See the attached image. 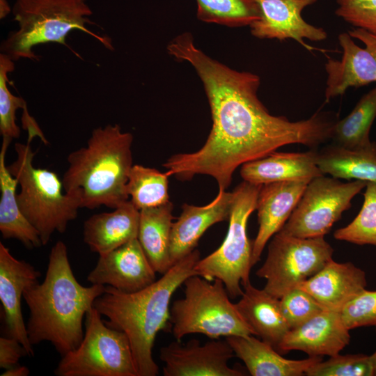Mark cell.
Masks as SVG:
<instances>
[{
  "label": "cell",
  "mask_w": 376,
  "mask_h": 376,
  "mask_svg": "<svg viewBox=\"0 0 376 376\" xmlns=\"http://www.w3.org/2000/svg\"><path fill=\"white\" fill-rule=\"evenodd\" d=\"M167 50L195 69L212 119V130L200 149L174 155L163 164L169 176L187 180L196 175H207L216 180L219 189L226 190L236 169L246 162L283 146L297 143L316 149L331 139L336 120L319 112L295 122L270 114L257 95L260 77L208 56L195 46L190 33L174 38Z\"/></svg>",
  "instance_id": "1"
},
{
  "label": "cell",
  "mask_w": 376,
  "mask_h": 376,
  "mask_svg": "<svg viewBox=\"0 0 376 376\" xmlns=\"http://www.w3.org/2000/svg\"><path fill=\"white\" fill-rule=\"evenodd\" d=\"M105 288L81 285L74 276L65 244L56 242L43 281L28 287L23 295L29 309L26 329L31 344L50 342L61 356L77 347L84 335L83 319Z\"/></svg>",
  "instance_id": "2"
},
{
  "label": "cell",
  "mask_w": 376,
  "mask_h": 376,
  "mask_svg": "<svg viewBox=\"0 0 376 376\" xmlns=\"http://www.w3.org/2000/svg\"><path fill=\"white\" fill-rule=\"evenodd\" d=\"M200 259L194 249L149 286L126 293L108 285L94 301L93 307L107 318L104 323L127 335L138 376L158 374L152 353L156 336L167 329L171 299L189 276L196 274L194 267Z\"/></svg>",
  "instance_id": "3"
},
{
  "label": "cell",
  "mask_w": 376,
  "mask_h": 376,
  "mask_svg": "<svg viewBox=\"0 0 376 376\" xmlns=\"http://www.w3.org/2000/svg\"><path fill=\"white\" fill-rule=\"evenodd\" d=\"M133 136L117 125L94 129L87 144L67 158L64 191L79 207L115 209L129 201L127 184L132 164Z\"/></svg>",
  "instance_id": "4"
},
{
  "label": "cell",
  "mask_w": 376,
  "mask_h": 376,
  "mask_svg": "<svg viewBox=\"0 0 376 376\" xmlns=\"http://www.w3.org/2000/svg\"><path fill=\"white\" fill-rule=\"evenodd\" d=\"M12 13L18 29L8 34L0 50L13 61L38 60L33 48L38 45L56 42L67 46V36L76 29L113 49L109 38L86 28L87 24H93L89 19L93 12L86 0H16Z\"/></svg>",
  "instance_id": "5"
},
{
  "label": "cell",
  "mask_w": 376,
  "mask_h": 376,
  "mask_svg": "<svg viewBox=\"0 0 376 376\" xmlns=\"http://www.w3.org/2000/svg\"><path fill=\"white\" fill-rule=\"evenodd\" d=\"M31 143L15 144L17 158L7 168L20 187L17 193L19 208L45 245L54 232L65 233L68 223L77 218L80 207L76 200L64 191L62 180L56 173L33 166L36 152Z\"/></svg>",
  "instance_id": "6"
},
{
  "label": "cell",
  "mask_w": 376,
  "mask_h": 376,
  "mask_svg": "<svg viewBox=\"0 0 376 376\" xmlns=\"http://www.w3.org/2000/svg\"><path fill=\"white\" fill-rule=\"evenodd\" d=\"M212 281L197 274L184 281V297L174 301L170 308L169 322L176 340L191 334L211 339L253 335L230 301L224 283L217 279Z\"/></svg>",
  "instance_id": "7"
},
{
  "label": "cell",
  "mask_w": 376,
  "mask_h": 376,
  "mask_svg": "<svg viewBox=\"0 0 376 376\" xmlns=\"http://www.w3.org/2000/svg\"><path fill=\"white\" fill-rule=\"evenodd\" d=\"M262 185L243 181L233 190L228 219V229L221 246L200 259L194 267L197 275L208 280H221L231 298L240 297L242 286L250 281L252 245L246 234V225L256 210Z\"/></svg>",
  "instance_id": "8"
},
{
  "label": "cell",
  "mask_w": 376,
  "mask_h": 376,
  "mask_svg": "<svg viewBox=\"0 0 376 376\" xmlns=\"http://www.w3.org/2000/svg\"><path fill=\"white\" fill-rule=\"evenodd\" d=\"M85 333L77 347L62 356L57 376H138L127 335L108 327L93 307L86 315Z\"/></svg>",
  "instance_id": "9"
},
{
  "label": "cell",
  "mask_w": 376,
  "mask_h": 376,
  "mask_svg": "<svg viewBox=\"0 0 376 376\" xmlns=\"http://www.w3.org/2000/svg\"><path fill=\"white\" fill-rule=\"evenodd\" d=\"M333 253L324 237L303 238L279 231L272 237L256 275L266 280L263 289L280 299L318 272L333 259Z\"/></svg>",
  "instance_id": "10"
},
{
  "label": "cell",
  "mask_w": 376,
  "mask_h": 376,
  "mask_svg": "<svg viewBox=\"0 0 376 376\" xmlns=\"http://www.w3.org/2000/svg\"><path fill=\"white\" fill-rule=\"evenodd\" d=\"M366 184L361 180L343 182L324 175L312 179L279 231L297 237H324Z\"/></svg>",
  "instance_id": "11"
},
{
  "label": "cell",
  "mask_w": 376,
  "mask_h": 376,
  "mask_svg": "<svg viewBox=\"0 0 376 376\" xmlns=\"http://www.w3.org/2000/svg\"><path fill=\"white\" fill-rule=\"evenodd\" d=\"M338 39L341 58H328L325 63L326 102L343 95L350 87L376 82V36L356 28L339 34Z\"/></svg>",
  "instance_id": "12"
},
{
  "label": "cell",
  "mask_w": 376,
  "mask_h": 376,
  "mask_svg": "<svg viewBox=\"0 0 376 376\" xmlns=\"http://www.w3.org/2000/svg\"><path fill=\"white\" fill-rule=\"evenodd\" d=\"M235 357L226 340L212 339L204 345L196 339L185 343L175 340L162 347L159 358L164 376H242L240 369L228 366Z\"/></svg>",
  "instance_id": "13"
},
{
  "label": "cell",
  "mask_w": 376,
  "mask_h": 376,
  "mask_svg": "<svg viewBox=\"0 0 376 376\" xmlns=\"http://www.w3.org/2000/svg\"><path fill=\"white\" fill-rule=\"evenodd\" d=\"M156 273L138 238H135L100 256L87 281L91 285H107L123 292L132 293L153 283Z\"/></svg>",
  "instance_id": "14"
},
{
  "label": "cell",
  "mask_w": 376,
  "mask_h": 376,
  "mask_svg": "<svg viewBox=\"0 0 376 376\" xmlns=\"http://www.w3.org/2000/svg\"><path fill=\"white\" fill-rule=\"evenodd\" d=\"M260 10V17L249 26L251 33L258 38L293 39L308 50L312 47L304 38L321 41L327 38L326 31L307 23L302 10L317 0H254Z\"/></svg>",
  "instance_id": "15"
},
{
  "label": "cell",
  "mask_w": 376,
  "mask_h": 376,
  "mask_svg": "<svg viewBox=\"0 0 376 376\" xmlns=\"http://www.w3.org/2000/svg\"><path fill=\"white\" fill-rule=\"evenodd\" d=\"M40 272L32 265L15 258L0 242V300L8 336L19 341L29 357L34 352L22 313L21 302L24 290L38 282Z\"/></svg>",
  "instance_id": "16"
},
{
  "label": "cell",
  "mask_w": 376,
  "mask_h": 376,
  "mask_svg": "<svg viewBox=\"0 0 376 376\" xmlns=\"http://www.w3.org/2000/svg\"><path fill=\"white\" fill-rule=\"evenodd\" d=\"M311 180H288L262 185L256 204L259 228L252 244V266L260 260L267 242L288 221Z\"/></svg>",
  "instance_id": "17"
},
{
  "label": "cell",
  "mask_w": 376,
  "mask_h": 376,
  "mask_svg": "<svg viewBox=\"0 0 376 376\" xmlns=\"http://www.w3.org/2000/svg\"><path fill=\"white\" fill-rule=\"evenodd\" d=\"M350 329L339 312L324 311L300 326L290 329L278 352L299 350L309 357H332L340 353L350 341Z\"/></svg>",
  "instance_id": "18"
},
{
  "label": "cell",
  "mask_w": 376,
  "mask_h": 376,
  "mask_svg": "<svg viewBox=\"0 0 376 376\" xmlns=\"http://www.w3.org/2000/svg\"><path fill=\"white\" fill-rule=\"evenodd\" d=\"M233 192L219 189L213 201L203 206L184 204L178 220L173 222L170 240L172 266L195 249L203 233L213 224L228 220Z\"/></svg>",
  "instance_id": "19"
},
{
  "label": "cell",
  "mask_w": 376,
  "mask_h": 376,
  "mask_svg": "<svg viewBox=\"0 0 376 376\" xmlns=\"http://www.w3.org/2000/svg\"><path fill=\"white\" fill-rule=\"evenodd\" d=\"M366 272L351 262L331 259L297 287L313 297L327 311H340L366 288Z\"/></svg>",
  "instance_id": "20"
},
{
  "label": "cell",
  "mask_w": 376,
  "mask_h": 376,
  "mask_svg": "<svg viewBox=\"0 0 376 376\" xmlns=\"http://www.w3.org/2000/svg\"><path fill=\"white\" fill-rule=\"evenodd\" d=\"M226 340L252 376H301L322 360V357L301 360L284 358L272 345L252 335L230 336Z\"/></svg>",
  "instance_id": "21"
},
{
  "label": "cell",
  "mask_w": 376,
  "mask_h": 376,
  "mask_svg": "<svg viewBox=\"0 0 376 376\" xmlns=\"http://www.w3.org/2000/svg\"><path fill=\"white\" fill-rule=\"evenodd\" d=\"M316 149L304 152H278L242 165L244 181L263 185L273 182L312 180L324 175L317 164Z\"/></svg>",
  "instance_id": "22"
},
{
  "label": "cell",
  "mask_w": 376,
  "mask_h": 376,
  "mask_svg": "<svg viewBox=\"0 0 376 376\" xmlns=\"http://www.w3.org/2000/svg\"><path fill=\"white\" fill-rule=\"evenodd\" d=\"M139 210L129 200L110 212L95 214L84 224V241L91 251L104 255L137 238Z\"/></svg>",
  "instance_id": "23"
},
{
  "label": "cell",
  "mask_w": 376,
  "mask_h": 376,
  "mask_svg": "<svg viewBox=\"0 0 376 376\" xmlns=\"http://www.w3.org/2000/svg\"><path fill=\"white\" fill-rule=\"evenodd\" d=\"M242 288L241 297L235 304L238 312L253 335L258 336L278 351L290 330L281 311L280 299L264 289L254 287L251 281Z\"/></svg>",
  "instance_id": "24"
},
{
  "label": "cell",
  "mask_w": 376,
  "mask_h": 376,
  "mask_svg": "<svg viewBox=\"0 0 376 376\" xmlns=\"http://www.w3.org/2000/svg\"><path fill=\"white\" fill-rule=\"evenodd\" d=\"M11 139L3 138L0 150V231L4 239H15L28 249L42 245L37 230L22 212L17 199V179L6 164V154Z\"/></svg>",
  "instance_id": "25"
},
{
  "label": "cell",
  "mask_w": 376,
  "mask_h": 376,
  "mask_svg": "<svg viewBox=\"0 0 376 376\" xmlns=\"http://www.w3.org/2000/svg\"><path fill=\"white\" fill-rule=\"evenodd\" d=\"M173 203L169 202L139 210L138 240L157 273L165 274L171 267L170 240Z\"/></svg>",
  "instance_id": "26"
},
{
  "label": "cell",
  "mask_w": 376,
  "mask_h": 376,
  "mask_svg": "<svg viewBox=\"0 0 376 376\" xmlns=\"http://www.w3.org/2000/svg\"><path fill=\"white\" fill-rule=\"evenodd\" d=\"M317 164L323 174L335 178L376 183V142L357 148L327 146L318 150Z\"/></svg>",
  "instance_id": "27"
},
{
  "label": "cell",
  "mask_w": 376,
  "mask_h": 376,
  "mask_svg": "<svg viewBox=\"0 0 376 376\" xmlns=\"http://www.w3.org/2000/svg\"><path fill=\"white\" fill-rule=\"evenodd\" d=\"M375 118L376 87L362 96L346 117L336 121L331 139L347 148L366 147L372 142L369 133Z\"/></svg>",
  "instance_id": "28"
},
{
  "label": "cell",
  "mask_w": 376,
  "mask_h": 376,
  "mask_svg": "<svg viewBox=\"0 0 376 376\" xmlns=\"http://www.w3.org/2000/svg\"><path fill=\"white\" fill-rule=\"evenodd\" d=\"M169 176L153 168L133 165L127 184L130 201L139 210L169 202Z\"/></svg>",
  "instance_id": "29"
},
{
  "label": "cell",
  "mask_w": 376,
  "mask_h": 376,
  "mask_svg": "<svg viewBox=\"0 0 376 376\" xmlns=\"http://www.w3.org/2000/svg\"><path fill=\"white\" fill-rule=\"evenodd\" d=\"M197 17L208 23L230 27L250 26L260 17L254 0H196Z\"/></svg>",
  "instance_id": "30"
},
{
  "label": "cell",
  "mask_w": 376,
  "mask_h": 376,
  "mask_svg": "<svg viewBox=\"0 0 376 376\" xmlns=\"http://www.w3.org/2000/svg\"><path fill=\"white\" fill-rule=\"evenodd\" d=\"M365 188L361 210L348 225L334 232L336 240L376 246V183L368 182Z\"/></svg>",
  "instance_id": "31"
},
{
  "label": "cell",
  "mask_w": 376,
  "mask_h": 376,
  "mask_svg": "<svg viewBox=\"0 0 376 376\" xmlns=\"http://www.w3.org/2000/svg\"><path fill=\"white\" fill-rule=\"evenodd\" d=\"M14 61L8 56L0 54V134L3 138L17 139L20 130L16 123V111L26 107L25 100L13 95L7 82L8 74L14 70Z\"/></svg>",
  "instance_id": "32"
},
{
  "label": "cell",
  "mask_w": 376,
  "mask_h": 376,
  "mask_svg": "<svg viewBox=\"0 0 376 376\" xmlns=\"http://www.w3.org/2000/svg\"><path fill=\"white\" fill-rule=\"evenodd\" d=\"M308 376H374L370 356L356 354L329 357L311 366L306 373Z\"/></svg>",
  "instance_id": "33"
},
{
  "label": "cell",
  "mask_w": 376,
  "mask_h": 376,
  "mask_svg": "<svg viewBox=\"0 0 376 376\" xmlns=\"http://www.w3.org/2000/svg\"><path fill=\"white\" fill-rule=\"evenodd\" d=\"M279 299L282 313L290 329L327 311L309 293L298 287L288 291Z\"/></svg>",
  "instance_id": "34"
},
{
  "label": "cell",
  "mask_w": 376,
  "mask_h": 376,
  "mask_svg": "<svg viewBox=\"0 0 376 376\" xmlns=\"http://www.w3.org/2000/svg\"><path fill=\"white\" fill-rule=\"evenodd\" d=\"M345 326L350 329L376 326V290L366 288L350 301L339 312Z\"/></svg>",
  "instance_id": "35"
},
{
  "label": "cell",
  "mask_w": 376,
  "mask_h": 376,
  "mask_svg": "<svg viewBox=\"0 0 376 376\" xmlns=\"http://www.w3.org/2000/svg\"><path fill=\"white\" fill-rule=\"evenodd\" d=\"M336 14L345 22L376 36V0H337Z\"/></svg>",
  "instance_id": "36"
},
{
  "label": "cell",
  "mask_w": 376,
  "mask_h": 376,
  "mask_svg": "<svg viewBox=\"0 0 376 376\" xmlns=\"http://www.w3.org/2000/svg\"><path fill=\"white\" fill-rule=\"evenodd\" d=\"M28 356L23 345L10 336L0 338V367L8 369L17 364L24 356Z\"/></svg>",
  "instance_id": "37"
},
{
  "label": "cell",
  "mask_w": 376,
  "mask_h": 376,
  "mask_svg": "<svg viewBox=\"0 0 376 376\" xmlns=\"http://www.w3.org/2000/svg\"><path fill=\"white\" fill-rule=\"evenodd\" d=\"M29 370L26 366L15 365L8 369L1 375V376H27L29 375Z\"/></svg>",
  "instance_id": "38"
},
{
  "label": "cell",
  "mask_w": 376,
  "mask_h": 376,
  "mask_svg": "<svg viewBox=\"0 0 376 376\" xmlns=\"http://www.w3.org/2000/svg\"><path fill=\"white\" fill-rule=\"evenodd\" d=\"M1 18L5 17L10 12V6L6 0H0Z\"/></svg>",
  "instance_id": "39"
},
{
  "label": "cell",
  "mask_w": 376,
  "mask_h": 376,
  "mask_svg": "<svg viewBox=\"0 0 376 376\" xmlns=\"http://www.w3.org/2000/svg\"><path fill=\"white\" fill-rule=\"evenodd\" d=\"M370 359L373 365L374 376H376V350L372 355H370Z\"/></svg>",
  "instance_id": "40"
}]
</instances>
